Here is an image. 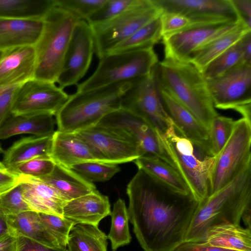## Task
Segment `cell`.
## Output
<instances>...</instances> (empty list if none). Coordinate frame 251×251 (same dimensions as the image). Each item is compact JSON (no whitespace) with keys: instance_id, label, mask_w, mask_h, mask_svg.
I'll return each instance as SVG.
<instances>
[{"instance_id":"obj_28","label":"cell","mask_w":251,"mask_h":251,"mask_svg":"<svg viewBox=\"0 0 251 251\" xmlns=\"http://www.w3.org/2000/svg\"><path fill=\"white\" fill-rule=\"evenodd\" d=\"M251 28L242 21L235 28L211 41L195 52L189 62L202 73L213 60L239 41Z\"/></svg>"},{"instance_id":"obj_49","label":"cell","mask_w":251,"mask_h":251,"mask_svg":"<svg viewBox=\"0 0 251 251\" xmlns=\"http://www.w3.org/2000/svg\"><path fill=\"white\" fill-rule=\"evenodd\" d=\"M21 237L20 251H66V249H56L47 247L28 238Z\"/></svg>"},{"instance_id":"obj_31","label":"cell","mask_w":251,"mask_h":251,"mask_svg":"<svg viewBox=\"0 0 251 251\" xmlns=\"http://www.w3.org/2000/svg\"><path fill=\"white\" fill-rule=\"evenodd\" d=\"M134 161L138 169L145 171L167 186L183 193H191L178 171L161 159L154 156L145 155Z\"/></svg>"},{"instance_id":"obj_30","label":"cell","mask_w":251,"mask_h":251,"mask_svg":"<svg viewBox=\"0 0 251 251\" xmlns=\"http://www.w3.org/2000/svg\"><path fill=\"white\" fill-rule=\"evenodd\" d=\"M55 0H0V18L43 20Z\"/></svg>"},{"instance_id":"obj_27","label":"cell","mask_w":251,"mask_h":251,"mask_svg":"<svg viewBox=\"0 0 251 251\" xmlns=\"http://www.w3.org/2000/svg\"><path fill=\"white\" fill-rule=\"evenodd\" d=\"M52 135L23 138L4 152L2 163L7 170L25 161L40 157H50Z\"/></svg>"},{"instance_id":"obj_50","label":"cell","mask_w":251,"mask_h":251,"mask_svg":"<svg viewBox=\"0 0 251 251\" xmlns=\"http://www.w3.org/2000/svg\"><path fill=\"white\" fill-rule=\"evenodd\" d=\"M243 62L251 64V31L242 38Z\"/></svg>"},{"instance_id":"obj_34","label":"cell","mask_w":251,"mask_h":251,"mask_svg":"<svg viewBox=\"0 0 251 251\" xmlns=\"http://www.w3.org/2000/svg\"><path fill=\"white\" fill-rule=\"evenodd\" d=\"M110 215L111 224L107 238L111 242L112 251H116L119 247L130 243L131 240L128 211L124 201L120 198L117 200Z\"/></svg>"},{"instance_id":"obj_35","label":"cell","mask_w":251,"mask_h":251,"mask_svg":"<svg viewBox=\"0 0 251 251\" xmlns=\"http://www.w3.org/2000/svg\"><path fill=\"white\" fill-rule=\"evenodd\" d=\"M242 38L205 68L202 74L206 80L222 75L239 64L243 63Z\"/></svg>"},{"instance_id":"obj_41","label":"cell","mask_w":251,"mask_h":251,"mask_svg":"<svg viewBox=\"0 0 251 251\" xmlns=\"http://www.w3.org/2000/svg\"><path fill=\"white\" fill-rule=\"evenodd\" d=\"M39 213L40 218L48 229L56 238L60 246L66 249L70 232L75 223L65 218Z\"/></svg>"},{"instance_id":"obj_54","label":"cell","mask_w":251,"mask_h":251,"mask_svg":"<svg viewBox=\"0 0 251 251\" xmlns=\"http://www.w3.org/2000/svg\"><path fill=\"white\" fill-rule=\"evenodd\" d=\"M4 151H5L3 150V149H2L1 146V145L0 144V153H4Z\"/></svg>"},{"instance_id":"obj_5","label":"cell","mask_w":251,"mask_h":251,"mask_svg":"<svg viewBox=\"0 0 251 251\" xmlns=\"http://www.w3.org/2000/svg\"><path fill=\"white\" fill-rule=\"evenodd\" d=\"M164 148L191 193L199 202L208 196L209 176L215 157L208 146L184 136L173 122L159 133Z\"/></svg>"},{"instance_id":"obj_52","label":"cell","mask_w":251,"mask_h":251,"mask_svg":"<svg viewBox=\"0 0 251 251\" xmlns=\"http://www.w3.org/2000/svg\"><path fill=\"white\" fill-rule=\"evenodd\" d=\"M0 170H1V171L7 170V169L5 167V166L3 164V163L2 162H0Z\"/></svg>"},{"instance_id":"obj_53","label":"cell","mask_w":251,"mask_h":251,"mask_svg":"<svg viewBox=\"0 0 251 251\" xmlns=\"http://www.w3.org/2000/svg\"><path fill=\"white\" fill-rule=\"evenodd\" d=\"M6 51L0 50V60L2 58L5 53Z\"/></svg>"},{"instance_id":"obj_47","label":"cell","mask_w":251,"mask_h":251,"mask_svg":"<svg viewBox=\"0 0 251 251\" xmlns=\"http://www.w3.org/2000/svg\"><path fill=\"white\" fill-rule=\"evenodd\" d=\"M245 24L251 28V0H231Z\"/></svg>"},{"instance_id":"obj_7","label":"cell","mask_w":251,"mask_h":251,"mask_svg":"<svg viewBox=\"0 0 251 251\" xmlns=\"http://www.w3.org/2000/svg\"><path fill=\"white\" fill-rule=\"evenodd\" d=\"M100 60L93 74L77 85L76 92L116 83L136 82L150 75L159 62L153 48L108 53Z\"/></svg>"},{"instance_id":"obj_2","label":"cell","mask_w":251,"mask_h":251,"mask_svg":"<svg viewBox=\"0 0 251 251\" xmlns=\"http://www.w3.org/2000/svg\"><path fill=\"white\" fill-rule=\"evenodd\" d=\"M251 211V166L230 183L199 202L185 242H204L211 227L240 225L244 215Z\"/></svg>"},{"instance_id":"obj_16","label":"cell","mask_w":251,"mask_h":251,"mask_svg":"<svg viewBox=\"0 0 251 251\" xmlns=\"http://www.w3.org/2000/svg\"><path fill=\"white\" fill-rule=\"evenodd\" d=\"M95 52L92 29L86 21L76 24L56 82L65 88L77 85L89 69Z\"/></svg>"},{"instance_id":"obj_38","label":"cell","mask_w":251,"mask_h":251,"mask_svg":"<svg viewBox=\"0 0 251 251\" xmlns=\"http://www.w3.org/2000/svg\"><path fill=\"white\" fill-rule=\"evenodd\" d=\"M142 0H106L87 19L93 26L107 22L139 3Z\"/></svg>"},{"instance_id":"obj_10","label":"cell","mask_w":251,"mask_h":251,"mask_svg":"<svg viewBox=\"0 0 251 251\" xmlns=\"http://www.w3.org/2000/svg\"><path fill=\"white\" fill-rule=\"evenodd\" d=\"M75 133L87 144L96 161L117 165L143 156L136 140L121 128L96 125Z\"/></svg>"},{"instance_id":"obj_3","label":"cell","mask_w":251,"mask_h":251,"mask_svg":"<svg viewBox=\"0 0 251 251\" xmlns=\"http://www.w3.org/2000/svg\"><path fill=\"white\" fill-rule=\"evenodd\" d=\"M152 74L158 88L185 107L207 128L219 115L206 80L192 64L164 58L154 67Z\"/></svg>"},{"instance_id":"obj_21","label":"cell","mask_w":251,"mask_h":251,"mask_svg":"<svg viewBox=\"0 0 251 251\" xmlns=\"http://www.w3.org/2000/svg\"><path fill=\"white\" fill-rule=\"evenodd\" d=\"M50 157L55 164L71 169L74 165L96 161L87 144L75 133L55 131Z\"/></svg>"},{"instance_id":"obj_43","label":"cell","mask_w":251,"mask_h":251,"mask_svg":"<svg viewBox=\"0 0 251 251\" xmlns=\"http://www.w3.org/2000/svg\"><path fill=\"white\" fill-rule=\"evenodd\" d=\"M159 19L162 38L180 32L193 25L189 18L177 12H162Z\"/></svg>"},{"instance_id":"obj_33","label":"cell","mask_w":251,"mask_h":251,"mask_svg":"<svg viewBox=\"0 0 251 251\" xmlns=\"http://www.w3.org/2000/svg\"><path fill=\"white\" fill-rule=\"evenodd\" d=\"M159 16L143 25L108 53L153 48L162 38Z\"/></svg>"},{"instance_id":"obj_48","label":"cell","mask_w":251,"mask_h":251,"mask_svg":"<svg viewBox=\"0 0 251 251\" xmlns=\"http://www.w3.org/2000/svg\"><path fill=\"white\" fill-rule=\"evenodd\" d=\"M19 181V176L8 170H0V193L6 191L16 185Z\"/></svg>"},{"instance_id":"obj_32","label":"cell","mask_w":251,"mask_h":251,"mask_svg":"<svg viewBox=\"0 0 251 251\" xmlns=\"http://www.w3.org/2000/svg\"><path fill=\"white\" fill-rule=\"evenodd\" d=\"M107 239L98 226L76 224L70 232L66 251H107Z\"/></svg>"},{"instance_id":"obj_37","label":"cell","mask_w":251,"mask_h":251,"mask_svg":"<svg viewBox=\"0 0 251 251\" xmlns=\"http://www.w3.org/2000/svg\"><path fill=\"white\" fill-rule=\"evenodd\" d=\"M70 169L91 183L108 180L120 171L116 164L98 161L78 163L73 165Z\"/></svg>"},{"instance_id":"obj_8","label":"cell","mask_w":251,"mask_h":251,"mask_svg":"<svg viewBox=\"0 0 251 251\" xmlns=\"http://www.w3.org/2000/svg\"><path fill=\"white\" fill-rule=\"evenodd\" d=\"M251 121L242 117L235 121L230 138L215 157L209 176L208 196L228 184L251 165Z\"/></svg>"},{"instance_id":"obj_15","label":"cell","mask_w":251,"mask_h":251,"mask_svg":"<svg viewBox=\"0 0 251 251\" xmlns=\"http://www.w3.org/2000/svg\"><path fill=\"white\" fill-rule=\"evenodd\" d=\"M69 97L55 83L32 78L20 85L11 113L15 115L48 113L55 116Z\"/></svg>"},{"instance_id":"obj_36","label":"cell","mask_w":251,"mask_h":251,"mask_svg":"<svg viewBox=\"0 0 251 251\" xmlns=\"http://www.w3.org/2000/svg\"><path fill=\"white\" fill-rule=\"evenodd\" d=\"M235 121L232 118L220 116L215 117L208 127V148L216 156L230 138Z\"/></svg>"},{"instance_id":"obj_29","label":"cell","mask_w":251,"mask_h":251,"mask_svg":"<svg viewBox=\"0 0 251 251\" xmlns=\"http://www.w3.org/2000/svg\"><path fill=\"white\" fill-rule=\"evenodd\" d=\"M209 245L237 251H251V228L226 224L210 228L206 233Z\"/></svg>"},{"instance_id":"obj_20","label":"cell","mask_w":251,"mask_h":251,"mask_svg":"<svg viewBox=\"0 0 251 251\" xmlns=\"http://www.w3.org/2000/svg\"><path fill=\"white\" fill-rule=\"evenodd\" d=\"M111 212L108 197L97 190L67 201L63 208L64 217L75 225L98 226L100 221Z\"/></svg>"},{"instance_id":"obj_46","label":"cell","mask_w":251,"mask_h":251,"mask_svg":"<svg viewBox=\"0 0 251 251\" xmlns=\"http://www.w3.org/2000/svg\"><path fill=\"white\" fill-rule=\"evenodd\" d=\"M174 251H237L233 250L213 246L206 242L201 243L185 242Z\"/></svg>"},{"instance_id":"obj_42","label":"cell","mask_w":251,"mask_h":251,"mask_svg":"<svg viewBox=\"0 0 251 251\" xmlns=\"http://www.w3.org/2000/svg\"><path fill=\"white\" fill-rule=\"evenodd\" d=\"M56 6L74 15L79 20L87 19L106 0H55Z\"/></svg>"},{"instance_id":"obj_4","label":"cell","mask_w":251,"mask_h":251,"mask_svg":"<svg viewBox=\"0 0 251 251\" xmlns=\"http://www.w3.org/2000/svg\"><path fill=\"white\" fill-rule=\"evenodd\" d=\"M135 82L116 83L70 95L55 115L58 130L75 133L97 125L121 108L123 95Z\"/></svg>"},{"instance_id":"obj_9","label":"cell","mask_w":251,"mask_h":251,"mask_svg":"<svg viewBox=\"0 0 251 251\" xmlns=\"http://www.w3.org/2000/svg\"><path fill=\"white\" fill-rule=\"evenodd\" d=\"M161 11L151 0H142L138 4L103 23L90 26L98 57L102 58L137 30L158 17Z\"/></svg>"},{"instance_id":"obj_19","label":"cell","mask_w":251,"mask_h":251,"mask_svg":"<svg viewBox=\"0 0 251 251\" xmlns=\"http://www.w3.org/2000/svg\"><path fill=\"white\" fill-rule=\"evenodd\" d=\"M24 200L32 211L64 218L63 208L67 201L54 188L36 178L20 176Z\"/></svg>"},{"instance_id":"obj_45","label":"cell","mask_w":251,"mask_h":251,"mask_svg":"<svg viewBox=\"0 0 251 251\" xmlns=\"http://www.w3.org/2000/svg\"><path fill=\"white\" fill-rule=\"evenodd\" d=\"M21 237L13 229L0 235V251H20Z\"/></svg>"},{"instance_id":"obj_26","label":"cell","mask_w":251,"mask_h":251,"mask_svg":"<svg viewBox=\"0 0 251 251\" xmlns=\"http://www.w3.org/2000/svg\"><path fill=\"white\" fill-rule=\"evenodd\" d=\"M36 178L54 188L67 201L96 190L93 183L85 180L70 169L57 164L50 175Z\"/></svg>"},{"instance_id":"obj_51","label":"cell","mask_w":251,"mask_h":251,"mask_svg":"<svg viewBox=\"0 0 251 251\" xmlns=\"http://www.w3.org/2000/svg\"><path fill=\"white\" fill-rule=\"evenodd\" d=\"M9 229L6 218L0 211V235L7 232Z\"/></svg>"},{"instance_id":"obj_1","label":"cell","mask_w":251,"mask_h":251,"mask_svg":"<svg viewBox=\"0 0 251 251\" xmlns=\"http://www.w3.org/2000/svg\"><path fill=\"white\" fill-rule=\"evenodd\" d=\"M129 220L144 251H174L184 243L199 201L138 169L127 185Z\"/></svg>"},{"instance_id":"obj_40","label":"cell","mask_w":251,"mask_h":251,"mask_svg":"<svg viewBox=\"0 0 251 251\" xmlns=\"http://www.w3.org/2000/svg\"><path fill=\"white\" fill-rule=\"evenodd\" d=\"M55 163L50 157L35 158L19 164L8 170L18 176L40 178L50 175Z\"/></svg>"},{"instance_id":"obj_13","label":"cell","mask_w":251,"mask_h":251,"mask_svg":"<svg viewBox=\"0 0 251 251\" xmlns=\"http://www.w3.org/2000/svg\"><path fill=\"white\" fill-rule=\"evenodd\" d=\"M242 22L194 24L175 34L163 37L165 59L189 62L192 55L208 43L237 26Z\"/></svg>"},{"instance_id":"obj_39","label":"cell","mask_w":251,"mask_h":251,"mask_svg":"<svg viewBox=\"0 0 251 251\" xmlns=\"http://www.w3.org/2000/svg\"><path fill=\"white\" fill-rule=\"evenodd\" d=\"M31 211L24 200L19 182L9 190L0 193V211L5 216Z\"/></svg>"},{"instance_id":"obj_18","label":"cell","mask_w":251,"mask_h":251,"mask_svg":"<svg viewBox=\"0 0 251 251\" xmlns=\"http://www.w3.org/2000/svg\"><path fill=\"white\" fill-rule=\"evenodd\" d=\"M36 62L34 46L6 50L0 60V87L21 85L34 78Z\"/></svg>"},{"instance_id":"obj_14","label":"cell","mask_w":251,"mask_h":251,"mask_svg":"<svg viewBox=\"0 0 251 251\" xmlns=\"http://www.w3.org/2000/svg\"><path fill=\"white\" fill-rule=\"evenodd\" d=\"M97 125L125 130L136 140L143 156H156L176 169L174 162L164 148L159 132L139 115L120 108L105 115Z\"/></svg>"},{"instance_id":"obj_55","label":"cell","mask_w":251,"mask_h":251,"mask_svg":"<svg viewBox=\"0 0 251 251\" xmlns=\"http://www.w3.org/2000/svg\"><path fill=\"white\" fill-rule=\"evenodd\" d=\"M6 87H0V94Z\"/></svg>"},{"instance_id":"obj_44","label":"cell","mask_w":251,"mask_h":251,"mask_svg":"<svg viewBox=\"0 0 251 251\" xmlns=\"http://www.w3.org/2000/svg\"><path fill=\"white\" fill-rule=\"evenodd\" d=\"M20 85L6 87L0 94V126L11 113L16 95Z\"/></svg>"},{"instance_id":"obj_17","label":"cell","mask_w":251,"mask_h":251,"mask_svg":"<svg viewBox=\"0 0 251 251\" xmlns=\"http://www.w3.org/2000/svg\"><path fill=\"white\" fill-rule=\"evenodd\" d=\"M162 12L181 13L194 24L242 20L231 0H151Z\"/></svg>"},{"instance_id":"obj_23","label":"cell","mask_w":251,"mask_h":251,"mask_svg":"<svg viewBox=\"0 0 251 251\" xmlns=\"http://www.w3.org/2000/svg\"><path fill=\"white\" fill-rule=\"evenodd\" d=\"M158 89L164 107L176 128L187 138L208 146L207 127L168 93Z\"/></svg>"},{"instance_id":"obj_6","label":"cell","mask_w":251,"mask_h":251,"mask_svg":"<svg viewBox=\"0 0 251 251\" xmlns=\"http://www.w3.org/2000/svg\"><path fill=\"white\" fill-rule=\"evenodd\" d=\"M79 20L71 12L56 6L47 15L41 35L34 46L36 62L34 78L56 82Z\"/></svg>"},{"instance_id":"obj_11","label":"cell","mask_w":251,"mask_h":251,"mask_svg":"<svg viewBox=\"0 0 251 251\" xmlns=\"http://www.w3.org/2000/svg\"><path fill=\"white\" fill-rule=\"evenodd\" d=\"M206 81L215 108L234 110L251 121V64L241 63Z\"/></svg>"},{"instance_id":"obj_12","label":"cell","mask_w":251,"mask_h":251,"mask_svg":"<svg viewBox=\"0 0 251 251\" xmlns=\"http://www.w3.org/2000/svg\"><path fill=\"white\" fill-rule=\"evenodd\" d=\"M121 108L142 117L160 134L165 132L173 123L164 107L152 72L134 82L125 92Z\"/></svg>"},{"instance_id":"obj_22","label":"cell","mask_w":251,"mask_h":251,"mask_svg":"<svg viewBox=\"0 0 251 251\" xmlns=\"http://www.w3.org/2000/svg\"><path fill=\"white\" fill-rule=\"evenodd\" d=\"M44 27L43 20L0 18V50L34 46Z\"/></svg>"},{"instance_id":"obj_24","label":"cell","mask_w":251,"mask_h":251,"mask_svg":"<svg viewBox=\"0 0 251 251\" xmlns=\"http://www.w3.org/2000/svg\"><path fill=\"white\" fill-rule=\"evenodd\" d=\"M53 116L48 113L15 115L11 113L0 126V140L21 134L51 135L55 131Z\"/></svg>"},{"instance_id":"obj_25","label":"cell","mask_w":251,"mask_h":251,"mask_svg":"<svg viewBox=\"0 0 251 251\" xmlns=\"http://www.w3.org/2000/svg\"><path fill=\"white\" fill-rule=\"evenodd\" d=\"M5 217L9 226L20 236L49 248L66 249L60 246L56 238L43 224L38 213L28 211Z\"/></svg>"}]
</instances>
